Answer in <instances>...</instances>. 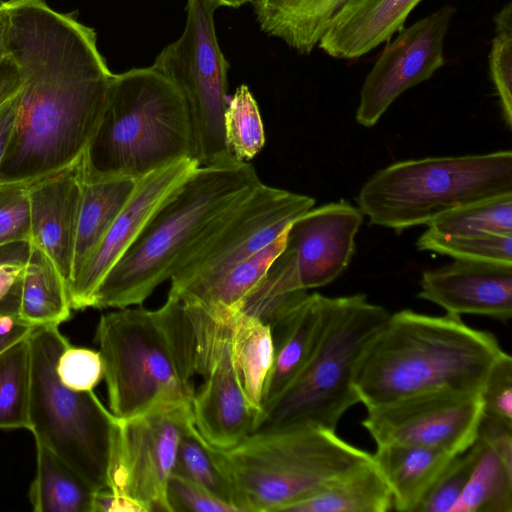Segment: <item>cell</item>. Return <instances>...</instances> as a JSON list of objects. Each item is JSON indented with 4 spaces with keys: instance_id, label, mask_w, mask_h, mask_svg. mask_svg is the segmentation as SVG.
Segmentation results:
<instances>
[{
    "instance_id": "bcb514c9",
    "label": "cell",
    "mask_w": 512,
    "mask_h": 512,
    "mask_svg": "<svg viewBox=\"0 0 512 512\" xmlns=\"http://www.w3.org/2000/svg\"><path fill=\"white\" fill-rule=\"evenodd\" d=\"M22 86L16 63L7 54L0 63V106L17 95Z\"/></svg>"
},
{
    "instance_id": "74e56055",
    "label": "cell",
    "mask_w": 512,
    "mask_h": 512,
    "mask_svg": "<svg viewBox=\"0 0 512 512\" xmlns=\"http://www.w3.org/2000/svg\"><path fill=\"white\" fill-rule=\"evenodd\" d=\"M496 34L489 54L491 78L500 99L505 124L512 128V7L496 15Z\"/></svg>"
},
{
    "instance_id": "c3c4849f",
    "label": "cell",
    "mask_w": 512,
    "mask_h": 512,
    "mask_svg": "<svg viewBox=\"0 0 512 512\" xmlns=\"http://www.w3.org/2000/svg\"><path fill=\"white\" fill-rule=\"evenodd\" d=\"M5 22L0 12V63L6 57Z\"/></svg>"
},
{
    "instance_id": "60d3db41",
    "label": "cell",
    "mask_w": 512,
    "mask_h": 512,
    "mask_svg": "<svg viewBox=\"0 0 512 512\" xmlns=\"http://www.w3.org/2000/svg\"><path fill=\"white\" fill-rule=\"evenodd\" d=\"M29 186H0V245L30 241Z\"/></svg>"
},
{
    "instance_id": "d4e9b609",
    "label": "cell",
    "mask_w": 512,
    "mask_h": 512,
    "mask_svg": "<svg viewBox=\"0 0 512 512\" xmlns=\"http://www.w3.org/2000/svg\"><path fill=\"white\" fill-rule=\"evenodd\" d=\"M137 182L138 180L127 177L85 179L69 284L125 207Z\"/></svg>"
},
{
    "instance_id": "681fc988",
    "label": "cell",
    "mask_w": 512,
    "mask_h": 512,
    "mask_svg": "<svg viewBox=\"0 0 512 512\" xmlns=\"http://www.w3.org/2000/svg\"><path fill=\"white\" fill-rule=\"evenodd\" d=\"M221 6L238 8L250 0H216Z\"/></svg>"
},
{
    "instance_id": "d6986e66",
    "label": "cell",
    "mask_w": 512,
    "mask_h": 512,
    "mask_svg": "<svg viewBox=\"0 0 512 512\" xmlns=\"http://www.w3.org/2000/svg\"><path fill=\"white\" fill-rule=\"evenodd\" d=\"M85 183L83 155L29 186L30 242L55 264L69 285Z\"/></svg>"
},
{
    "instance_id": "d590c367",
    "label": "cell",
    "mask_w": 512,
    "mask_h": 512,
    "mask_svg": "<svg viewBox=\"0 0 512 512\" xmlns=\"http://www.w3.org/2000/svg\"><path fill=\"white\" fill-rule=\"evenodd\" d=\"M419 250L454 260L512 265V235H442L426 230L416 242Z\"/></svg>"
},
{
    "instance_id": "8fae6325",
    "label": "cell",
    "mask_w": 512,
    "mask_h": 512,
    "mask_svg": "<svg viewBox=\"0 0 512 512\" xmlns=\"http://www.w3.org/2000/svg\"><path fill=\"white\" fill-rule=\"evenodd\" d=\"M314 204L310 196L259 184L203 236L171 277L168 295L183 303L194 302L229 269L270 244Z\"/></svg>"
},
{
    "instance_id": "ab89813d",
    "label": "cell",
    "mask_w": 512,
    "mask_h": 512,
    "mask_svg": "<svg viewBox=\"0 0 512 512\" xmlns=\"http://www.w3.org/2000/svg\"><path fill=\"white\" fill-rule=\"evenodd\" d=\"M30 250L29 240L0 245V313L2 314L18 315L22 276Z\"/></svg>"
},
{
    "instance_id": "5bb4252c",
    "label": "cell",
    "mask_w": 512,
    "mask_h": 512,
    "mask_svg": "<svg viewBox=\"0 0 512 512\" xmlns=\"http://www.w3.org/2000/svg\"><path fill=\"white\" fill-rule=\"evenodd\" d=\"M482 415L479 393L436 390L367 409L361 424L376 446H419L456 455L477 438Z\"/></svg>"
},
{
    "instance_id": "5b68a950",
    "label": "cell",
    "mask_w": 512,
    "mask_h": 512,
    "mask_svg": "<svg viewBox=\"0 0 512 512\" xmlns=\"http://www.w3.org/2000/svg\"><path fill=\"white\" fill-rule=\"evenodd\" d=\"M183 158L194 159V141L178 88L152 66L113 74L83 154L85 179L139 180Z\"/></svg>"
},
{
    "instance_id": "b9f144b4",
    "label": "cell",
    "mask_w": 512,
    "mask_h": 512,
    "mask_svg": "<svg viewBox=\"0 0 512 512\" xmlns=\"http://www.w3.org/2000/svg\"><path fill=\"white\" fill-rule=\"evenodd\" d=\"M480 395L484 416L512 423V358L509 354L493 366Z\"/></svg>"
},
{
    "instance_id": "3957f363",
    "label": "cell",
    "mask_w": 512,
    "mask_h": 512,
    "mask_svg": "<svg viewBox=\"0 0 512 512\" xmlns=\"http://www.w3.org/2000/svg\"><path fill=\"white\" fill-rule=\"evenodd\" d=\"M95 339L109 410L117 419L191 406L197 338L182 301L168 295L154 310L137 305L103 314Z\"/></svg>"
},
{
    "instance_id": "ba28073f",
    "label": "cell",
    "mask_w": 512,
    "mask_h": 512,
    "mask_svg": "<svg viewBox=\"0 0 512 512\" xmlns=\"http://www.w3.org/2000/svg\"><path fill=\"white\" fill-rule=\"evenodd\" d=\"M389 315L364 294L331 297L326 325L311 359L258 417L253 432L294 426L336 431L343 414L359 403L354 388L358 364Z\"/></svg>"
},
{
    "instance_id": "9a60e30c",
    "label": "cell",
    "mask_w": 512,
    "mask_h": 512,
    "mask_svg": "<svg viewBox=\"0 0 512 512\" xmlns=\"http://www.w3.org/2000/svg\"><path fill=\"white\" fill-rule=\"evenodd\" d=\"M455 10L444 6L389 41L366 76L356 111L358 124L370 128L406 90L428 80L445 63L444 39Z\"/></svg>"
},
{
    "instance_id": "9c48e42d",
    "label": "cell",
    "mask_w": 512,
    "mask_h": 512,
    "mask_svg": "<svg viewBox=\"0 0 512 512\" xmlns=\"http://www.w3.org/2000/svg\"><path fill=\"white\" fill-rule=\"evenodd\" d=\"M31 394L29 430L94 490L108 489L118 419L92 391L64 386L56 364L70 344L56 325L36 326L29 335Z\"/></svg>"
},
{
    "instance_id": "277c9868",
    "label": "cell",
    "mask_w": 512,
    "mask_h": 512,
    "mask_svg": "<svg viewBox=\"0 0 512 512\" xmlns=\"http://www.w3.org/2000/svg\"><path fill=\"white\" fill-rule=\"evenodd\" d=\"M261 183L248 162L231 159L199 166L108 271L94 292L91 307L141 305L171 279L212 226Z\"/></svg>"
},
{
    "instance_id": "44dd1931",
    "label": "cell",
    "mask_w": 512,
    "mask_h": 512,
    "mask_svg": "<svg viewBox=\"0 0 512 512\" xmlns=\"http://www.w3.org/2000/svg\"><path fill=\"white\" fill-rule=\"evenodd\" d=\"M482 454L451 512H512V423L482 415Z\"/></svg>"
},
{
    "instance_id": "7bdbcfd3",
    "label": "cell",
    "mask_w": 512,
    "mask_h": 512,
    "mask_svg": "<svg viewBox=\"0 0 512 512\" xmlns=\"http://www.w3.org/2000/svg\"><path fill=\"white\" fill-rule=\"evenodd\" d=\"M167 500L171 512H240L235 506L175 473H172L168 482Z\"/></svg>"
},
{
    "instance_id": "f1b7e54d",
    "label": "cell",
    "mask_w": 512,
    "mask_h": 512,
    "mask_svg": "<svg viewBox=\"0 0 512 512\" xmlns=\"http://www.w3.org/2000/svg\"><path fill=\"white\" fill-rule=\"evenodd\" d=\"M36 464V474L29 491V499L35 512H92L96 491L38 442Z\"/></svg>"
},
{
    "instance_id": "2e32d148",
    "label": "cell",
    "mask_w": 512,
    "mask_h": 512,
    "mask_svg": "<svg viewBox=\"0 0 512 512\" xmlns=\"http://www.w3.org/2000/svg\"><path fill=\"white\" fill-rule=\"evenodd\" d=\"M183 158L139 179L134 193L68 286L72 310L92 306L98 285L138 238L158 208L198 169Z\"/></svg>"
},
{
    "instance_id": "7c38bea8",
    "label": "cell",
    "mask_w": 512,
    "mask_h": 512,
    "mask_svg": "<svg viewBox=\"0 0 512 512\" xmlns=\"http://www.w3.org/2000/svg\"><path fill=\"white\" fill-rule=\"evenodd\" d=\"M197 338V374L202 384L191 403L194 425L213 447L229 449L253 432L258 413L247 400L231 356L232 315H214L184 304Z\"/></svg>"
},
{
    "instance_id": "f6af8a7d",
    "label": "cell",
    "mask_w": 512,
    "mask_h": 512,
    "mask_svg": "<svg viewBox=\"0 0 512 512\" xmlns=\"http://www.w3.org/2000/svg\"><path fill=\"white\" fill-rule=\"evenodd\" d=\"M33 326L18 315L0 313V353L15 342L30 335Z\"/></svg>"
},
{
    "instance_id": "7402d4cb",
    "label": "cell",
    "mask_w": 512,
    "mask_h": 512,
    "mask_svg": "<svg viewBox=\"0 0 512 512\" xmlns=\"http://www.w3.org/2000/svg\"><path fill=\"white\" fill-rule=\"evenodd\" d=\"M421 0H352L318 46L334 58L353 59L371 51L402 27Z\"/></svg>"
},
{
    "instance_id": "8d00e7d4",
    "label": "cell",
    "mask_w": 512,
    "mask_h": 512,
    "mask_svg": "<svg viewBox=\"0 0 512 512\" xmlns=\"http://www.w3.org/2000/svg\"><path fill=\"white\" fill-rule=\"evenodd\" d=\"M483 447V441L477 435L465 451L455 455L429 489L416 512H451L470 479Z\"/></svg>"
},
{
    "instance_id": "4dcf8cb0",
    "label": "cell",
    "mask_w": 512,
    "mask_h": 512,
    "mask_svg": "<svg viewBox=\"0 0 512 512\" xmlns=\"http://www.w3.org/2000/svg\"><path fill=\"white\" fill-rule=\"evenodd\" d=\"M307 293L300 284L296 255L285 248L244 298L238 311L269 324Z\"/></svg>"
},
{
    "instance_id": "484cf974",
    "label": "cell",
    "mask_w": 512,
    "mask_h": 512,
    "mask_svg": "<svg viewBox=\"0 0 512 512\" xmlns=\"http://www.w3.org/2000/svg\"><path fill=\"white\" fill-rule=\"evenodd\" d=\"M230 350L241 388L259 417L263 391L274 361L270 326L243 312L233 313Z\"/></svg>"
},
{
    "instance_id": "d6a6232c",
    "label": "cell",
    "mask_w": 512,
    "mask_h": 512,
    "mask_svg": "<svg viewBox=\"0 0 512 512\" xmlns=\"http://www.w3.org/2000/svg\"><path fill=\"white\" fill-rule=\"evenodd\" d=\"M30 394L28 336L0 353V429L29 428Z\"/></svg>"
},
{
    "instance_id": "ffe728a7",
    "label": "cell",
    "mask_w": 512,
    "mask_h": 512,
    "mask_svg": "<svg viewBox=\"0 0 512 512\" xmlns=\"http://www.w3.org/2000/svg\"><path fill=\"white\" fill-rule=\"evenodd\" d=\"M330 305L331 297L307 293L268 324L274 361L263 391L260 415L295 381L311 359L323 334Z\"/></svg>"
},
{
    "instance_id": "e575fe53",
    "label": "cell",
    "mask_w": 512,
    "mask_h": 512,
    "mask_svg": "<svg viewBox=\"0 0 512 512\" xmlns=\"http://www.w3.org/2000/svg\"><path fill=\"white\" fill-rule=\"evenodd\" d=\"M224 134L229 152L241 162L252 160L264 147L265 131L259 107L244 84L229 96Z\"/></svg>"
},
{
    "instance_id": "f546056e",
    "label": "cell",
    "mask_w": 512,
    "mask_h": 512,
    "mask_svg": "<svg viewBox=\"0 0 512 512\" xmlns=\"http://www.w3.org/2000/svg\"><path fill=\"white\" fill-rule=\"evenodd\" d=\"M287 230L270 244L229 269L197 300L185 304L199 306L216 315L237 312L244 298L285 249Z\"/></svg>"
},
{
    "instance_id": "83f0119b",
    "label": "cell",
    "mask_w": 512,
    "mask_h": 512,
    "mask_svg": "<svg viewBox=\"0 0 512 512\" xmlns=\"http://www.w3.org/2000/svg\"><path fill=\"white\" fill-rule=\"evenodd\" d=\"M393 498L383 475L372 460L337 480L324 491L288 512H387Z\"/></svg>"
},
{
    "instance_id": "30bf717a",
    "label": "cell",
    "mask_w": 512,
    "mask_h": 512,
    "mask_svg": "<svg viewBox=\"0 0 512 512\" xmlns=\"http://www.w3.org/2000/svg\"><path fill=\"white\" fill-rule=\"evenodd\" d=\"M220 6L216 0H188L182 35L163 49L152 65L184 98L199 166L235 159L224 134L229 64L214 25V12Z\"/></svg>"
},
{
    "instance_id": "52a82bcc",
    "label": "cell",
    "mask_w": 512,
    "mask_h": 512,
    "mask_svg": "<svg viewBox=\"0 0 512 512\" xmlns=\"http://www.w3.org/2000/svg\"><path fill=\"white\" fill-rule=\"evenodd\" d=\"M512 194V152L426 157L374 173L355 201L370 224L397 233L487 198Z\"/></svg>"
},
{
    "instance_id": "cb8c5ba5",
    "label": "cell",
    "mask_w": 512,
    "mask_h": 512,
    "mask_svg": "<svg viewBox=\"0 0 512 512\" xmlns=\"http://www.w3.org/2000/svg\"><path fill=\"white\" fill-rule=\"evenodd\" d=\"M352 0H253L261 29L309 54Z\"/></svg>"
},
{
    "instance_id": "7dc6e473",
    "label": "cell",
    "mask_w": 512,
    "mask_h": 512,
    "mask_svg": "<svg viewBox=\"0 0 512 512\" xmlns=\"http://www.w3.org/2000/svg\"><path fill=\"white\" fill-rule=\"evenodd\" d=\"M19 102L20 92L0 106V164L14 129Z\"/></svg>"
},
{
    "instance_id": "7a4b0ae2",
    "label": "cell",
    "mask_w": 512,
    "mask_h": 512,
    "mask_svg": "<svg viewBox=\"0 0 512 512\" xmlns=\"http://www.w3.org/2000/svg\"><path fill=\"white\" fill-rule=\"evenodd\" d=\"M505 354L492 333L460 316L401 310L390 313L365 350L354 388L366 409L436 390L481 394Z\"/></svg>"
},
{
    "instance_id": "603a6c76",
    "label": "cell",
    "mask_w": 512,
    "mask_h": 512,
    "mask_svg": "<svg viewBox=\"0 0 512 512\" xmlns=\"http://www.w3.org/2000/svg\"><path fill=\"white\" fill-rule=\"evenodd\" d=\"M454 456L438 449L395 444L377 446L372 454L391 491L393 510L401 512H416Z\"/></svg>"
},
{
    "instance_id": "e0dca14e",
    "label": "cell",
    "mask_w": 512,
    "mask_h": 512,
    "mask_svg": "<svg viewBox=\"0 0 512 512\" xmlns=\"http://www.w3.org/2000/svg\"><path fill=\"white\" fill-rule=\"evenodd\" d=\"M363 216L358 207L342 200L312 207L290 224L285 248L296 255L303 289L323 287L345 271Z\"/></svg>"
},
{
    "instance_id": "ac0fdd59",
    "label": "cell",
    "mask_w": 512,
    "mask_h": 512,
    "mask_svg": "<svg viewBox=\"0 0 512 512\" xmlns=\"http://www.w3.org/2000/svg\"><path fill=\"white\" fill-rule=\"evenodd\" d=\"M419 285L417 297L448 314L512 317V265L454 260L424 271Z\"/></svg>"
},
{
    "instance_id": "ee69618b",
    "label": "cell",
    "mask_w": 512,
    "mask_h": 512,
    "mask_svg": "<svg viewBox=\"0 0 512 512\" xmlns=\"http://www.w3.org/2000/svg\"><path fill=\"white\" fill-rule=\"evenodd\" d=\"M92 512H147L138 502L118 495L109 489L96 491L93 496Z\"/></svg>"
},
{
    "instance_id": "4316f807",
    "label": "cell",
    "mask_w": 512,
    "mask_h": 512,
    "mask_svg": "<svg viewBox=\"0 0 512 512\" xmlns=\"http://www.w3.org/2000/svg\"><path fill=\"white\" fill-rule=\"evenodd\" d=\"M71 311L66 280L52 260L31 244L21 282L19 317L33 326H59Z\"/></svg>"
},
{
    "instance_id": "f35d334b",
    "label": "cell",
    "mask_w": 512,
    "mask_h": 512,
    "mask_svg": "<svg viewBox=\"0 0 512 512\" xmlns=\"http://www.w3.org/2000/svg\"><path fill=\"white\" fill-rule=\"evenodd\" d=\"M56 372L60 382L74 391H92L104 375L99 351L69 344L60 354Z\"/></svg>"
},
{
    "instance_id": "6da1fadb",
    "label": "cell",
    "mask_w": 512,
    "mask_h": 512,
    "mask_svg": "<svg viewBox=\"0 0 512 512\" xmlns=\"http://www.w3.org/2000/svg\"><path fill=\"white\" fill-rule=\"evenodd\" d=\"M6 51L22 80L0 186L31 185L78 160L99 124L113 76L93 28L45 0H1Z\"/></svg>"
},
{
    "instance_id": "836d02e7",
    "label": "cell",
    "mask_w": 512,
    "mask_h": 512,
    "mask_svg": "<svg viewBox=\"0 0 512 512\" xmlns=\"http://www.w3.org/2000/svg\"><path fill=\"white\" fill-rule=\"evenodd\" d=\"M427 229L442 235H512V194L479 200L436 218Z\"/></svg>"
},
{
    "instance_id": "1f68e13d",
    "label": "cell",
    "mask_w": 512,
    "mask_h": 512,
    "mask_svg": "<svg viewBox=\"0 0 512 512\" xmlns=\"http://www.w3.org/2000/svg\"><path fill=\"white\" fill-rule=\"evenodd\" d=\"M173 473L198 484L237 508L233 487L217 459L216 448L198 432L193 417L182 429Z\"/></svg>"
},
{
    "instance_id": "4fadbf2b",
    "label": "cell",
    "mask_w": 512,
    "mask_h": 512,
    "mask_svg": "<svg viewBox=\"0 0 512 512\" xmlns=\"http://www.w3.org/2000/svg\"><path fill=\"white\" fill-rule=\"evenodd\" d=\"M191 417V406H181L118 419L108 489L140 503L147 512H171L167 486L182 429Z\"/></svg>"
},
{
    "instance_id": "8992f818",
    "label": "cell",
    "mask_w": 512,
    "mask_h": 512,
    "mask_svg": "<svg viewBox=\"0 0 512 512\" xmlns=\"http://www.w3.org/2000/svg\"><path fill=\"white\" fill-rule=\"evenodd\" d=\"M216 455L240 512H288L373 460L335 430L314 426L253 432Z\"/></svg>"
}]
</instances>
